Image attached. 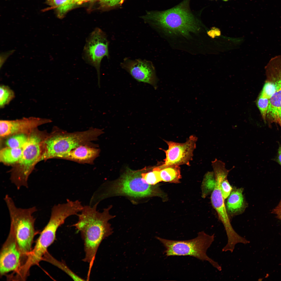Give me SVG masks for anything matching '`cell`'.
<instances>
[{"instance_id":"cell-1","label":"cell","mask_w":281,"mask_h":281,"mask_svg":"<svg viewBox=\"0 0 281 281\" xmlns=\"http://www.w3.org/2000/svg\"><path fill=\"white\" fill-rule=\"evenodd\" d=\"M98 202L91 206H83L80 214L76 215L78 221L73 226L81 234L83 240L85 256L83 260L89 264L88 273L90 271L95 255L101 242L113 233L111 225L108 222L115 216L110 214V206L100 212L97 210Z\"/></svg>"},{"instance_id":"cell-2","label":"cell","mask_w":281,"mask_h":281,"mask_svg":"<svg viewBox=\"0 0 281 281\" xmlns=\"http://www.w3.org/2000/svg\"><path fill=\"white\" fill-rule=\"evenodd\" d=\"M74 214L73 208L67 203L59 204L52 207L48 223L41 232L34 248L20 268V271L22 275L27 276L30 268L38 264L42 260L47 251V248L54 241L58 228L64 223L67 218Z\"/></svg>"},{"instance_id":"cell-3","label":"cell","mask_w":281,"mask_h":281,"mask_svg":"<svg viewBox=\"0 0 281 281\" xmlns=\"http://www.w3.org/2000/svg\"><path fill=\"white\" fill-rule=\"evenodd\" d=\"M185 2L162 11L150 12L144 17L164 32L188 36L200 29L198 21L189 10Z\"/></svg>"},{"instance_id":"cell-4","label":"cell","mask_w":281,"mask_h":281,"mask_svg":"<svg viewBox=\"0 0 281 281\" xmlns=\"http://www.w3.org/2000/svg\"><path fill=\"white\" fill-rule=\"evenodd\" d=\"M104 133L102 130L91 128L82 131L68 132L58 130L44 142L45 149L39 162L51 158L61 159L73 149L81 145L92 144Z\"/></svg>"},{"instance_id":"cell-5","label":"cell","mask_w":281,"mask_h":281,"mask_svg":"<svg viewBox=\"0 0 281 281\" xmlns=\"http://www.w3.org/2000/svg\"><path fill=\"white\" fill-rule=\"evenodd\" d=\"M144 169L134 170L127 168L118 179L111 183L103 193L96 194L98 202L114 196H125L135 198L161 196L158 188L147 183L142 178Z\"/></svg>"},{"instance_id":"cell-6","label":"cell","mask_w":281,"mask_h":281,"mask_svg":"<svg viewBox=\"0 0 281 281\" xmlns=\"http://www.w3.org/2000/svg\"><path fill=\"white\" fill-rule=\"evenodd\" d=\"M4 200L8 209L10 226L13 231L19 247L23 256L27 258L31 251L35 233V219L33 214L37 211L35 206L28 208H18L12 199L6 195Z\"/></svg>"},{"instance_id":"cell-7","label":"cell","mask_w":281,"mask_h":281,"mask_svg":"<svg viewBox=\"0 0 281 281\" xmlns=\"http://www.w3.org/2000/svg\"><path fill=\"white\" fill-rule=\"evenodd\" d=\"M156 238L165 247L164 252L167 257L192 256L203 261H208L219 271L222 270L218 263L209 257L206 253L207 250L214 240V234L209 235L202 231L198 233L196 238L183 241L168 240L158 237Z\"/></svg>"},{"instance_id":"cell-8","label":"cell","mask_w":281,"mask_h":281,"mask_svg":"<svg viewBox=\"0 0 281 281\" xmlns=\"http://www.w3.org/2000/svg\"><path fill=\"white\" fill-rule=\"evenodd\" d=\"M41 142L38 136L32 134L22 148V156L18 162L19 167L12 173L11 178L18 189L23 186L28 187V177L41 156Z\"/></svg>"},{"instance_id":"cell-9","label":"cell","mask_w":281,"mask_h":281,"mask_svg":"<svg viewBox=\"0 0 281 281\" xmlns=\"http://www.w3.org/2000/svg\"><path fill=\"white\" fill-rule=\"evenodd\" d=\"M109 41L106 33L101 29L96 28L89 35L86 40L83 50V56L87 63L96 70L98 85L100 87V66L103 58H109Z\"/></svg>"},{"instance_id":"cell-10","label":"cell","mask_w":281,"mask_h":281,"mask_svg":"<svg viewBox=\"0 0 281 281\" xmlns=\"http://www.w3.org/2000/svg\"><path fill=\"white\" fill-rule=\"evenodd\" d=\"M229 171V170L221 167H218L214 169L216 183L214 189L211 193V200L213 206L216 211L219 219L224 226L227 238L232 239L237 237L238 233L231 224L221 188V183L227 178Z\"/></svg>"},{"instance_id":"cell-11","label":"cell","mask_w":281,"mask_h":281,"mask_svg":"<svg viewBox=\"0 0 281 281\" xmlns=\"http://www.w3.org/2000/svg\"><path fill=\"white\" fill-rule=\"evenodd\" d=\"M197 140V138L193 135L190 136L186 142L183 143L164 140L168 147L167 150H163L166 157L162 165L178 166L189 165L196 148Z\"/></svg>"},{"instance_id":"cell-12","label":"cell","mask_w":281,"mask_h":281,"mask_svg":"<svg viewBox=\"0 0 281 281\" xmlns=\"http://www.w3.org/2000/svg\"><path fill=\"white\" fill-rule=\"evenodd\" d=\"M23 257L14 231L10 228L8 236L1 251V275H3L12 271L17 272L22 265L21 262Z\"/></svg>"},{"instance_id":"cell-13","label":"cell","mask_w":281,"mask_h":281,"mask_svg":"<svg viewBox=\"0 0 281 281\" xmlns=\"http://www.w3.org/2000/svg\"><path fill=\"white\" fill-rule=\"evenodd\" d=\"M120 66L137 81L149 84L155 89L157 88L158 80L154 67L150 61L126 58L120 63Z\"/></svg>"},{"instance_id":"cell-14","label":"cell","mask_w":281,"mask_h":281,"mask_svg":"<svg viewBox=\"0 0 281 281\" xmlns=\"http://www.w3.org/2000/svg\"><path fill=\"white\" fill-rule=\"evenodd\" d=\"M52 122L49 119L33 117L14 120H1L0 137L3 138L12 135L24 133Z\"/></svg>"},{"instance_id":"cell-15","label":"cell","mask_w":281,"mask_h":281,"mask_svg":"<svg viewBox=\"0 0 281 281\" xmlns=\"http://www.w3.org/2000/svg\"><path fill=\"white\" fill-rule=\"evenodd\" d=\"M93 144L79 146L65 155L61 159L81 164H93L94 160L99 156V149Z\"/></svg>"},{"instance_id":"cell-16","label":"cell","mask_w":281,"mask_h":281,"mask_svg":"<svg viewBox=\"0 0 281 281\" xmlns=\"http://www.w3.org/2000/svg\"><path fill=\"white\" fill-rule=\"evenodd\" d=\"M242 188L232 189L228 197L226 203L227 210L231 214L235 215L242 212L245 204Z\"/></svg>"},{"instance_id":"cell-17","label":"cell","mask_w":281,"mask_h":281,"mask_svg":"<svg viewBox=\"0 0 281 281\" xmlns=\"http://www.w3.org/2000/svg\"><path fill=\"white\" fill-rule=\"evenodd\" d=\"M160 169L162 181L173 183H179L181 178L180 169L178 165H164L158 166Z\"/></svg>"},{"instance_id":"cell-18","label":"cell","mask_w":281,"mask_h":281,"mask_svg":"<svg viewBox=\"0 0 281 281\" xmlns=\"http://www.w3.org/2000/svg\"><path fill=\"white\" fill-rule=\"evenodd\" d=\"M22 148L7 147L2 149L0 152V161L7 164L18 162L22 155Z\"/></svg>"},{"instance_id":"cell-19","label":"cell","mask_w":281,"mask_h":281,"mask_svg":"<svg viewBox=\"0 0 281 281\" xmlns=\"http://www.w3.org/2000/svg\"><path fill=\"white\" fill-rule=\"evenodd\" d=\"M46 3L55 8L59 17H62L75 5L73 0H47Z\"/></svg>"},{"instance_id":"cell-20","label":"cell","mask_w":281,"mask_h":281,"mask_svg":"<svg viewBox=\"0 0 281 281\" xmlns=\"http://www.w3.org/2000/svg\"><path fill=\"white\" fill-rule=\"evenodd\" d=\"M42 260H45L58 267L66 273L74 280H84L72 271L64 263L60 261L56 260L47 251L44 255L42 257Z\"/></svg>"},{"instance_id":"cell-21","label":"cell","mask_w":281,"mask_h":281,"mask_svg":"<svg viewBox=\"0 0 281 281\" xmlns=\"http://www.w3.org/2000/svg\"><path fill=\"white\" fill-rule=\"evenodd\" d=\"M216 183L213 172H208L204 176L202 183V196L205 197L214 189Z\"/></svg>"},{"instance_id":"cell-22","label":"cell","mask_w":281,"mask_h":281,"mask_svg":"<svg viewBox=\"0 0 281 281\" xmlns=\"http://www.w3.org/2000/svg\"><path fill=\"white\" fill-rule=\"evenodd\" d=\"M14 91L8 86L1 85L0 86V108H3L15 98Z\"/></svg>"},{"instance_id":"cell-23","label":"cell","mask_w":281,"mask_h":281,"mask_svg":"<svg viewBox=\"0 0 281 281\" xmlns=\"http://www.w3.org/2000/svg\"><path fill=\"white\" fill-rule=\"evenodd\" d=\"M28 138L23 133L15 134L8 138L6 141L5 144L9 147L22 148Z\"/></svg>"},{"instance_id":"cell-24","label":"cell","mask_w":281,"mask_h":281,"mask_svg":"<svg viewBox=\"0 0 281 281\" xmlns=\"http://www.w3.org/2000/svg\"><path fill=\"white\" fill-rule=\"evenodd\" d=\"M142 178L148 184L155 185L162 181L160 173V169L158 167L154 168L151 171L142 174Z\"/></svg>"},{"instance_id":"cell-25","label":"cell","mask_w":281,"mask_h":281,"mask_svg":"<svg viewBox=\"0 0 281 281\" xmlns=\"http://www.w3.org/2000/svg\"><path fill=\"white\" fill-rule=\"evenodd\" d=\"M269 103V99L260 94L257 102V106L260 111L263 119L265 121L266 117Z\"/></svg>"},{"instance_id":"cell-26","label":"cell","mask_w":281,"mask_h":281,"mask_svg":"<svg viewBox=\"0 0 281 281\" xmlns=\"http://www.w3.org/2000/svg\"><path fill=\"white\" fill-rule=\"evenodd\" d=\"M276 86L272 82L266 80L260 94L269 99L275 93Z\"/></svg>"},{"instance_id":"cell-27","label":"cell","mask_w":281,"mask_h":281,"mask_svg":"<svg viewBox=\"0 0 281 281\" xmlns=\"http://www.w3.org/2000/svg\"><path fill=\"white\" fill-rule=\"evenodd\" d=\"M221 188L223 198L225 200L228 197L232 190V188L227 178L221 182Z\"/></svg>"},{"instance_id":"cell-28","label":"cell","mask_w":281,"mask_h":281,"mask_svg":"<svg viewBox=\"0 0 281 281\" xmlns=\"http://www.w3.org/2000/svg\"><path fill=\"white\" fill-rule=\"evenodd\" d=\"M124 0H99L102 7L106 8L115 7L121 4Z\"/></svg>"},{"instance_id":"cell-29","label":"cell","mask_w":281,"mask_h":281,"mask_svg":"<svg viewBox=\"0 0 281 281\" xmlns=\"http://www.w3.org/2000/svg\"><path fill=\"white\" fill-rule=\"evenodd\" d=\"M92 0H73V2L75 5L80 4L84 3Z\"/></svg>"},{"instance_id":"cell-30","label":"cell","mask_w":281,"mask_h":281,"mask_svg":"<svg viewBox=\"0 0 281 281\" xmlns=\"http://www.w3.org/2000/svg\"><path fill=\"white\" fill-rule=\"evenodd\" d=\"M278 160L279 164L281 166V146H279L278 149Z\"/></svg>"},{"instance_id":"cell-31","label":"cell","mask_w":281,"mask_h":281,"mask_svg":"<svg viewBox=\"0 0 281 281\" xmlns=\"http://www.w3.org/2000/svg\"><path fill=\"white\" fill-rule=\"evenodd\" d=\"M273 211H281V200L278 205L274 209Z\"/></svg>"},{"instance_id":"cell-32","label":"cell","mask_w":281,"mask_h":281,"mask_svg":"<svg viewBox=\"0 0 281 281\" xmlns=\"http://www.w3.org/2000/svg\"><path fill=\"white\" fill-rule=\"evenodd\" d=\"M273 212L276 215L277 218L281 220V211H273Z\"/></svg>"},{"instance_id":"cell-33","label":"cell","mask_w":281,"mask_h":281,"mask_svg":"<svg viewBox=\"0 0 281 281\" xmlns=\"http://www.w3.org/2000/svg\"><path fill=\"white\" fill-rule=\"evenodd\" d=\"M223 0V1H228V0Z\"/></svg>"}]
</instances>
